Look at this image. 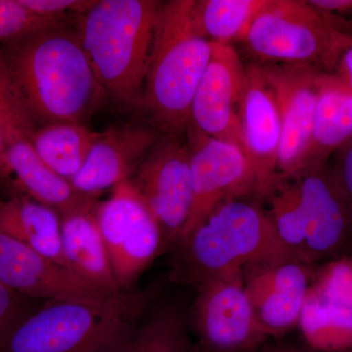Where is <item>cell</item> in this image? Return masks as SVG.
I'll use <instances>...</instances> for the list:
<instances>
[{"mask_svg": "<svg viewBox=\"0 0 352 352\" xmlns=\"http://www.w3.org/2000/svg\"><path fill=\"white\" fill-rule=\"evenodd\" d=\"M0 283L32 300L113 295L1 232Z\"/></svg>", "mask_w": 352, "mask_h": 352, "instance_id": "e0dca14e", "label": "cell"}, {"mask_svg": "<svg viewBox=\"0 0 352 352\" xmlns=\"http://www.w3.org/2000/svg\"><path fill=\"white\" fill-rule=\"evenodd\" d=\"M162 2L95 0L80 15V38L107 96L124 107L142 103Z\"/></svg>", "mask_w": 352, "mask_h": 352, "instance_id": "8992f818", "label": "cell"}, {"mask_svg": "<svg viewBox=\"0 0 352 352\" xmlns=\"http://www.w3.org/2000/svg\"><path fill=\"white\" fill-rule=\"evenodd\" d=\"M0 177L9 180L17 190L15 195L25 196L59 212L67 214L82 208L97 197L85 195L46 166L34 151L28 138L7 142L0 164Z\"/></svg>", "mask_w": 352, "mask_h": 352, "instance_id": "ac0fdd59", "label": "cell"}, {"mask_svg": "<svg viewBox=\"0 0 352 352\" xmlns=\"http://www.w3.org/2000/svg\"><path fill=\"white\" fill-rule=\"evenodd\" d=\"M97 222L120 291H129L146 268L164 252L161 228L131 180L97 201Z\"/></svg>", "mask_w": 352, "mask_h": 352, "instance_id": "ba28073f", "label": "cell"}, {"mask_svg": "<svg viewBox=\"0 0 352 352\" xmlns=\"http://www.w3.org/2000/svg\"><path fill=\"white\" fill-rule=\"evenodd\" d=\"M352 139V92L336 74L323 73L314 129L302 170L323 168Z\"/></svg>", "mask_w": 352, "mask_h": 352, "instance_id": "ffe728a7", "label": "cell"}, {"mask_svg": "<svg viewBox=\"0 0 352 352\" xmlns=\"http://www.w3.org/2000/svg\"><path fill=\"white\" fill-rule=\"evenodd\" d=\"M0 129L7 142L13 139H30L36 129L28 113L12 76L0 50Z\"/></svg>", "mask_w": 352, "mask_h": 352, "instance_id": "484cf974", "label": "cell"}, {"mask_svg": "<svg viewBox=\"0 0 352 352\" xmlns=\"http://www.w3.org/2000/svg\"><path fill=\"white\" fill-rule=\"evenodd\" d=\"M191 352H208V351H204V349H194V351H192Z\"/></svg>", "mask_w": 352, "mask_h": 352, "instance_id": "d590c367", "label": "cell"}, {"mask_svg": "<svg viewBox=\"0 0 352 352\" xmlns=\"http://www.w3.org/2000/svg\"><path fill=\"white\" fill-rule=\"evenodd\" d=\"M0 232L68 268L62 252L61 217L53 208L25 196L0 199Z\"/></svg>", "mask_w": 352, "mask_h": 352, "instance_id": "44dd1931", "label": "cell"}, {"mask_svg": "<svg viewBox=\"0 0 352 352\" xmlns=\"http://www.w3.org/2000/svg\"><path fill=\"white\" fill-rule=\"evenodd\" d=\"M245 71L247 66L233 45L214 43L192 101L189 126L243 149L238 110Z\"/></svg>", "mask_w": 352, "mask_h": 352, "instance_id": "4fadbf2b", "label": "cell"}, {"mask_svg": "<svg viewBox=\"0 0 352 352\" xmlns=\"http://www.w3.org/2000/svg\"><path fill=\"white\" fill-rule=\"evenodd\" d=\"M61 20L36 15L25 9L19 0H0V41H14L56 25Z\"/></svg>", "mask_w": 352, "mask_h": 352, "instance_id": "83f0119b", "label": "cell"}, {"mask_svg": "<svg viewBox=\"0 0 352 352\" xmlns=\"http://www.w3.org/2000/svg\"><path fill=\"white\" fill-rule=\"evenodd\" d=\"M1 51L34 126L85 124L107 96L80 32L61 22L7 41Z\"/></svg>", "mask_w": 352, "mask_h": 352, "instance_id": "6da1fadb", "label": "cell"}, {"mask_svg": "<svg viewBox=\"0 0 352 352\" xmlns=\"http://www.w3.org/2000/svg\"><path fill=\"white\" fill-rule=\"evenodd\" d=\"M194 3L171 0L157 16L141 107L162 134L180 136L188 129L192 101L214 50L199 31Z\"/></svg>", "mask_w": 352, "mask_h": 352, "instance_id": "5b68a950", "label": "cell"}, {"mask_svg": "<svg viewBox=\"0 0 352 352\" xmlns=\"http://www.w3.org/2000/svg\"><path fill=\"white\" fill-rule=\"evenodd\" d=\"M311 292L352 311V254L328 261L315 272Z\"/></svg>", "mask_w": 352, "mask_h": 352, "instance_id": "4316f807", "label": "cell"}, {"mask_svg": "<svg viewBox=\"0 0 352 352\" xmlns=\"http://www.w3.org/2000/svg\"><path fill=\"white\" fill-rule=\"evenodd\" d=\"M19 2L36 15L63 20L69 14L82 15L91 8L95 0H19Z\"/></svg>", "mask_w": 352, "mask_h": 352, "instance_id": "f546056e", "label": "cell"}, {"mask_svg": "<svg viewBox=\"0 0 352 352\" xmlns=\"http://www.w3.org/2000/svg\"><path fill=\"white\" fill-rule=\"evenodd\" d=\"M32 300L0 283V344L23 318L34 309Z\"/></svg>", "mask_w": 352, "mask_h": 352, "instance_id": "f1b7e54d", "label": "cell"}, {"mask_svg": "<svg viewBox=\"0 0 352 352\" xmlns=\"http://www.w3.org/2000/svg\"><path fill=\"white\" fill-rule=\"evenodd\" d=\"M94 201L61 217L62 252L72 272L108 294L119 293Z\"/></svg>", "mask_w": 352, "mask_h": 352, "instance_id": "d6986e66", "label": "cell"}, {"mask_svg": "<svg viewBox=\"0 0 352 352\" xmlns=\"http://www.w3.org/2000/svg\"><path fill=\"white\" fill-rule=\"evenodd\" d=\"M333 352H352V346L347 347V349H342V351H333Z\"/></svg>", "mask_w": 352, "mask_h": 352, "instance_id": "e575fe53", "label": "cell"}, {"mask_svg": "<svg viewBox=\"0 0 352 352\" xmlns=\"http://www.w3.org/2000/svg\"><path fill=\"white\" fill-rule=\"evenodd\" d=\"M333 74L339 76L352 92V41L342 51Z\"/></svg>", "mask_w": 352, "mask_h": 352, "instance_id": "1f68e13d", "label": "cell"}, {"mask_svg": "<svg viewBox=\"0 0 352 352\" xmlns=\"http://www.w3.org/2000/svg\"><path fill=\"white\" fill-rule=\"evenodd\" d=\"M303 335L323 352L352 346V311L315 295L310 289L300 323Z\"/></svg>", "mask_w": 352, "mask_h": 352, "instance_id": "cb8c5ba5", "label": "cell"}, {"mask_svg": "<svg viewBox=\"0 0 352 352\" xmlns=\"http://www.w3.org/2000/svg\"><path fill=\"white\" fill-rule=\"evenodd\" d=\"M259 198L287 259L314 265L352 254V208L330 164L277 175Z\"/></svg>", "mask_w": 352, "mask_h": 352, "instance_id": "7a4b0ae2", "label": "cell"}, {"mask_svg": "<svg viewBox=\"0 0 352 352\" xmlns=\"http://www.w3.org/2000/svg\"><path fill=\"white\" fill-rule=\"evenodd\" d=\"M187 132L193 201L188 221L177 242L223 201L258 195L256 176L242 148L210 138L192 126Z\"/></svg>", "mask_w": 352, "mask_h": 352, "instance_id": "8fae6325", "label": "cell"}, {"mask_svg": "<svg viewBox=\"0 0 352 352\" xmlns=\"http://www.w3.org/2000/svg\"><path fill=\"white\" fill-rule=\"evenodd\" d=\"M329 164L352 208V139L333 155Z\"/></svg>", "mask_w": 352, "mask_h": 352, "instance_id": "4dcf8cb0", "label": "cell"}, {"mask_svg": "<svg viewBox=\"0 0 352 352\" xmlns=\"http://www.w3.org/2000/svg\"><path fill=\"white\" fill-rule=\"evenodd\" d=\"M261 352H310L296 346H272L265 347Z\"/></svg>", "mask_w": 352, "mask_h": 352, "instance_id": "d6a6232c", "label": "cell"}, {"mask_svg": "<svg viewBox=\"0 0 352 352\" xmlns=\"http://www.w3.org/2000/svg\"><path fill=\"white\" fill-rule=\"evenodd\" d=\"M191 321L200 349L208 352H250L270 336L259 323L245 289V274L231 272L198 285Z\"/></svg>", "mask_w": 352, "mask_h": 352, "instance_id": "9c48e42d", "label": "cell"}, {"mask_svg": "<svg viewBox=\"0 0 352 352\" xmlns=\"http://www.w3.org/2000/svg\"><path fill=\"white\" fill-rule=\"evenodd\" d=\"M175 245L173 278L196 286L219 275L245 274L287 259L256 194L220 204Z\"/></svg>", "mask_w": 352, "mask_h": 352, "instance_id": "277c9868", "label": "cell"}, {"mask_svg": "<svg viewBox=\"0 0 352 352\" xmlns=\"http://www.w3.org/2000/svg\"><path fill=\"white\" fill-rule=\"evenodd\" d=\"M178 310L164 307L141 323L124 352H191Z\"/></svg>", "mask_w": 352, "mask_h": 352, "instance_id": "d4e9b609", "label": "cell"}, {"mask_svg": "<svg viewBox=\"0 0 352 352\" xmlns=\"http://www.w3.org/2000/svg\"><path fill=\"white\" fill-rule=\"evenodd\" d=\"M7 146V141L3 131L0 129V164H1L2 159H3L4 153H6Z\"/></svg>", "mask_w": 352, "mask_h": 352, "instance_id": "836d02e7", "label": "cell"}, {"mask_svg": "<svg viewBox=\"0 0 352 352\" xmlns=\"http://www.w3.org/2000/svg\"><path fill=\"white\" fill-rule=\"evenodd\" d=\"M272 88L282 124L277 175H289L302 168L314 129L322 74L302 65L258 64Z\"/></svg>", "mask_w": 352, "mask_h": 352, "instance_id": "7c38bea8", "label": "cell"}, {"mask_svg": "<svg viewBox=\"0 0 352 352\" xmlns=\"http://www.w3.org/2000/svg\"><path fill=\"white\" fill-rule=\"evenodd\" d=\"M352 34L308 1L268 0L242 43L256 64L302 65L333 74Z\"/></svg>", "mask_w": 352, "mask_h": 352, "instance_id": "52a82bcc", "label": "cell"}, {"mask_svg": "<svg viewBox=\"0 0 352 352\" xmlns=\"http://www.w3.org/2000/svg\"><path fill=\"white\" fill-rule=\"evenodd\" d=\"M162 135L154 126L126 124L99 132L82 170L71 180L85 195L97 197L131 180Z\"/></svg>", "mask_w": 352, "mask_h": 352, "instance_id": "2e32d148", "label": "cell"}, {"mask_svg": "<svg viewBox=\"0 0 352 352\" xmlns=\"http://www.w3.org/2000/svg\"><path fill=\"white\" fill-rule=\"evenodd\" d=\"M98 135L85 124L56 122L34 129L30 141L46 166L71 182L82 170Z\"/></svg>", "mask_w": 352, "mask_h": 352, "instance_id": "7402d4cb", "label": "cell"}, {"mask_svg": "<svg viewBox=\"0 0 352 352\" xmlns=\"http://www.w3.org/2000/svg\"><path fill=\"white\" fill-rule=\"evenodd\" d=\"M315 278L311 264L282 259L245 274V289L261 325L270 337L300 323Z\"/></svg>", "mask_w": 352, "mask_h": 352, "instance_id": "5bb4252c", "label": "cell"}, {"mask_svg": "<svg viewBox=\"0 0 352 352\" xmlns=\"http://www.w3.org/2000/svg\"><path fill=\"white\" fill-rule=\"evenodd\" d=\"M268 0H199L193 14L199 31L210 43H242Z\"/></svg>", "mask_w": 352, "mask_h": 352, "instance_id": "603a6c76", "label": "cell"}, {"mask_svg": "<svg viewBox=\"0 0 352 352\" xmlns=\"http://www.w3.org/2000/svg\"><path fill=\"white\" fill-rule=\"evenodd\" d=\"M140 293L48 300L34 308L0 344V352H124L142 323Z\"/></svg>", "mask_w": 352, "mask_h": 352, "instance_id": "3957f363", "label": "cell"}, {"mask_svg": "<svg viewBox=\"0 0 352 352\" xmlns=\"http://www.w3.org/2000/svg\"><path fill=\"white\" fill-rule=\"evenodd\" d=\"M179 138L162 134L131 178L161 228L164 250L177 242L193 201L190 150Z\"/></svg>", "mask_w": 352, "mask_h": 352, "instance_id": "30bf717a", "label": "cell"}, {"mask_svg": "<svg viewBox=\"0 0 352 352\" xmlns=\"http://www.w3.org/2000/svg\"><path fill=\"white\" fill-rule=\"evenodd\" d=\"M238 118L243 150L251 164L258 195L277 176L282 124L274 92L258 65H247Z\"/></svg>", "mask_w": 352, "mask_h": 352, "instance_id": "9a60e30c", "label": "cell"}]
</instances>
